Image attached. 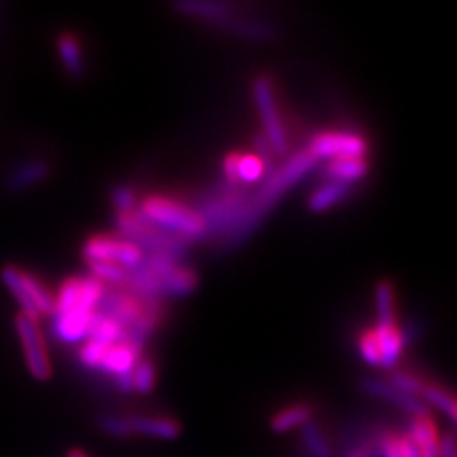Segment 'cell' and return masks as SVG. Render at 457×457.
<instances>
[{"label":"cell","instance_id":"obj_8","mask_svg":"<svg viewBox=\"0 0 457 457\" xmlns=\"http://www.w3.org/2000/svg\"><path fill=\"white\" fill-rule=\"evenodd\" d=\"M252 96L263 124V137L269 141L270 149L278 156L288 154V136H286L280 112L277 109L273 84H270L267 77H257L252 84Z\"/></svg>","mask_w":457,"mask_h":457},{"label":"cell","instance_id":"obj_32","mask_svg":"<svg viewBox=\"0 0 457 457\" xmlns=\"http://www.w3.org/2000/svg\"><path fill=\"white\" fill-rule=\"evenodd\" d=\"M389 383L400 393H406V395H411V396H420L423 385H425L416 376L408 374V371H400V370L393 371L391 378H389Z\"/></svg>","mask_w":457,"mask_h":457},{"label":"cell","instance_id":"obj_33","mask_svg":"<svg viewBox=\"0 0 457 457\" xmlns=\"http://www.w3.org/2000/svg\"><path fill=\"white\" fill-rule=\"evenodd\" d=\"M111 203L119 213H132L137 206V196L134 189L126 187V185H117V187L111 191Z\"/></svg>","mask_w":457,"mask_h":457},{"label":"cell","instance_id":"obj_24","mask_svg":"<svg viewBox=\"0 0 457 457\" xmlns=\"http://www.w3.org/2000/svg\"><path fill=\"white\" fill-rule=\"evenodd\" d=\"M309 421H312V410L307 404H294L280 410L277 416L270 418L269 427L273 433L284 435L294 431V428H302Z\"/></svg>","mask_w":457,"mask_h":457},{"label":"cell","instance_id":"obj_29","mask_svg":"<svg viewBox=\"0 0 457 457\" xmlns=\"http://www.w3.org/2000/svg\"><path fill=\"white\" fill-rule=\"evenodd\" d=\"M90 267V277L96 278L99 284H109L111 288H120L126 286L128 280V269L114 265V263H88Z\"/></svg>","mask_w":457,"mask_h":457},{"label":"cell","instance_id":"obj_14","mask_svg":"<svg viewBox=\"0 0 457 457\" xmlns=\"http://www.w3.org/2000/svg\"><path fill=\"white\" fill-rule=\"evenodd\" d=\"M50 164L45 159H29L16 168H12L4 178V187L12 193L29 191L35 185L48 179Z\"/></svg>","mask_w":457,"mask_h":457},{"label":"cell","instance_id":"obj_19","mask_svg":"<svg viewBox=\"0 0 457 457\" xmlns=\"http://www.w3.org/2000/svg\"><path fill=\"white\" fill-rule=\"evenodd\" d=\"M351 185L336 183V181H324L319 189H314L307 200V208L312 213H322L337 204H341L351 195Z\"/></svg>","mask_w":457,"mask_h":457},{"label":"cell","instance_id":"obj_30","mask_svg":"<svg viewBox=\"0 0 457 457\" xmlns=\"http://www.w3.org/2000/svg\"><path fill=\"white\" fill-rule=\"evenodd\" d=\"M156 371L154 364L147 359H139L132 370V391L139 395H149L154 389Z\"/></svg>","mask_w":457,"mask_h":457},{"label":"cell","instance_id":"obj_15","mask_svg":"<svg viewBox=\"0 0 457 457\" xmlns=\"http://www.w3.org/2000/svg\"><path fill=\"white\" fill-rule=\"evenodd\" d=\"M213 27H218L221 31L233 35L237 38H245L252 42H270L277 38V31L273 25H269L267 21L250 20V18H238L237 13Z\"/></svg>","mask_w":457,"mask_h":457},{"label":"cell","instance_id":"obj_28","mask_svg":"<svg viewBox=\"0 0 457 457\" xmlns=\"http://www.w3.org/2000/svg\"><path fill=\"white\" fill-rule=\"evenodd\" d=\"M80 278H67L57 297H54V311L50 317H60V314H67L73 311L80 302Z\"/></svg>","mask_w":457,"mask_h":457},{"label":"cell","instance_id":"obj_37","mask_svg":"<svg viewBox=\"0 0 457 457\" xmlns=\"http://www.w3.org/2000/svg\"><path fill=\"white\" fill-rule=\"evenodd\" d=\"M341 457H378L376 438H364L353 446H347Z\"/></svg>","mask_w":457,"mask_h":457},{"label":"cell","instance_id":"obj_10","mask_svg":"<svg viewBox=\"0 0 457 457\" xmlns=\"http://www.w3.org/2000/svg\"><path fill=\"white\" fill-rule=\"evenodd\" d=\"M82 257L86 263H114L124 269H134L143 260V253L120 237H92L84 242Z\"/></svg>","mask_w":457,"mask_h":457},{"label":"cell","instance_id":"obj_5","mask_svg":"<svg viewBox=\"0 0 457 457\" xmlns=\"http://www.w3.org/2000/svg\"><path fill=\"white\" fill-rule=\"evenodd\" d=\"M0 280L20 303V312H25L37 320L52 314L54 295L33 273H27L18 265H4L0 270Z\"/></svg>","mask_w":457,"mask_h":457},{"label":"cell","instance_id":"obj_2","mask_svg":"<svg viewBox=\"0 0 457 457\" xmlns=\"http://www.w3.org/2000/svg\"><path fill=\"white\" fill-rule=\"evenodd\" d=\"M137 213L153 227L187 242L206 238V227L198 213L191 206L178 203V200L149 196L139 204Z\"/></svg>","mask_w":457,"mask_h":457},{"label":"cell","instance_id":"obj_16","mask_svg":"<svg viewBox=\"0 0 457 457\" xmlns=\"http://www.w3.org/2000/svg\"><path fill=\"white\" fill-rule=\"evenodd\" d=\"M139 359H141L139 351L132 349L130 345H126V343H119V345L109 347L105 351L102 362H99V366L96 370L117 379L122 376H130Z\"/></svg>","mask_w":457,"mask_h":457},{"label":"cell","instance_id":"obj_18","mask_svg":"<svg viewBox=\"0 0 457 457\" xmlns=\"http://www.w3.org/2000/svg\"><path fill=\"white\" fill-rule=\"evenodd\" d=\"M406 436L416 445L423 457H438V431L431 418H411Z\"/></svg>","mask_w":457,"mask_h":457},{"label":"cell","instance_id":"obj_20","mask_svg":"<svg viewBox=\"0 0 457 457\" xmlns=\"http://www.w3.org/2000/svg\"><path fill=\"white\" fill-rule=\"evenodd\" d=\"M122 337H124L122 324L94 311L88 324V334H86V341H96L104 347H114L119 345V343H122Z\"/></svg>","mask_w":457,"mask_h":457},{"label":"cell","instance_id":"obj_12","mask_svg":"<svg viewBox=\"0 0 457 457\" xmlns=\"http://www.w3.org/2000/svg\"><path fill=\"white\" fill-rule=\"evenodd\" d=\"M174 8L179 16L204 21L210 25H218L227 18L235 16L237 6L231 3H223V0H179Z\"/></svg>","mask_w":457,"mask_h":457},{"label":"cell","instance_id":"obj_38","mask_svg":"<svg viewBox=\"0 0 457 457\" xmlns=\"http://www.w3.org/2000/svg\"><path fill=\"white\" fill-rule=\"evenodd\" d=\"M253 143H255V156H257V159H260V161L263 162V166L267 168V166L270 164V161H273V156H275L273 149H270L269 141H267L263 136H257Z\"/></svg>","mask_w":457,"mask_h":457},{"label":"cell","instance_id":"obj_36","mask_svg":"<svg viewBox=\"0 0 457 457\" xmlns=\"http://www.w3.org/2000/svg\"><path fill=\"white\" fill-rule=\"evenodd\" d=\"M378 457H403L398 445V436L393 433H381L376 436Z\"/></svg>","mask_w":457,"mask_h":457},{"label":"cell","instance_id":"obj_34","mask_svg":"<svg viewBox=\"0 0 457 457\" xmlns=\"http://www.w3.org/2000/svg\"><path fill=\"white\" fill-rule=\"evenodd\" d=\"M359 353L370 366H381L379 343H378V337L374 332L362 334V337L359 339Z\"/></svg>","mask_w":457,"mask_h":457},{"label":"cell","instance_id":"obj_41","mask_svg":"<svg viewBox=\"0 0 457 457\" xmlns=\"http://www.w3.org/2000/svg\"><path fill=\"white\" fill-rule=\"evenodd\" d=\"M67 457H88V455H86V453L80 452V450H71V452L67 453Z\"/></svg>","mask_w":457,"mask_h":457},{"label":"cell","instance_id":"obj_11","mask_svg":"<svg viewBox=\"0 0 457 457\" xmlns=\"http://www.w3.org/2000/svg\"><path fill=\"white\" fill-rule=\"evenodd\" d=\"M361 387H362V391L366 395L400 408L403 411L410 413L411 418H427L428 416V408L425 406V403H423L420 396H411V395H406V393H400L398 389L393 387L389 381L368 378V379H362Z\"/></svg>","mask_w":457,"mask_h":457},{"label":"cell","instance_id":"obj_35","mask_svg":"<svg viewBox=\"0 0 457 457\" xmlns=\"http://www.w3.org/2000/svg\"><path fill=\"white\" fill-rule=\"evenodd\" d=\"M107 349H109V347L99 345V343H96V341H84V345H82V349H80V353H79V359H80V362H82L86 368L96 370V368L99 366V362H102V359H104V354H105Z\"/></svg>","mask_w":457,"mask_h":457},{"label":"cell","instance_id":"obj_22","mask_svg":"<svg viewBox=\"0 0 457 457\" xmlns=\"http://www.w3.org/2000/svg\"><path fill=\"white\" fill-rule=\"evenodd\" d=\"M55 48H57V55H60L62 65L67 73L71 77L80 79L86 71V62H84V54H82L79 38L69 35V33H63L57 37Z\"/></svg>","mask_w":457,"mask_h":457},{"label":"cell","instance_id":"obj_9","mask_svg":"<svg viewBox=\"0 0 457 457\" xmlns=\"http://www.w3.org/2000/svg\"><path fill=\"white\" fill-rule=\"evenodd\" d=\"M307 153L317 161H341V159H364L368 143L354 132H324L314 136Z\"/></svg>","mask_w":457,"mask_h":457},{"label":"cell","instance_id":"obj_39","mask_svg":"<svg viewBox=\"0 0 457 457\" xmlns=\"http://www.w3.org/2000/svg\"><path fill=\"white\" fill-rule=\"evenodd\" d=\"M438 457H457V442L452 433L438 438Z\"/></svg>","mask_w":457,"mask_h":457},{"label":"cell","instance_id":"obj_1","mask_svg":"<svg viewBox=\"0 0 457 457\" xmlns=\"http://www.w3.org/2000/svg\"><path fill=\"white\" fill-rule=\"evenodd\" d=\"M317 164L319 161L312 159L305 149L302 153H295L292 159L286 161L277 170H270L263 183L260 185V189L248 193L238 221L233 225L231 231L223 238H220V248L233 250L240 246L242 242H246L278 200L288 193L297 181H302L307 174H311V171L317 168Z\"/></svg>","mask_w":457,"mask_h":457},{"label":"cell","instance_id":"obj_17","mask_svg":"<svg viewBox=\"0 0 457 457\" xmlns=\"http://www.w3.org/2000/svg\"><path fill=\"white\" fill-rule=\"evenodd\" d=\"M132 435L153 436L161 440H174L181 435V425L170 418H149V416H128Z\"/></svg>","mask_w":457,"mask_h":457},{"label":"cell","instance_id":"obj_6","mask_svg":"<svg viewBox=\"0 0 457 457\" xmlns=\"http://www.w3.org/2000/svg\"><path fill=\"white\" fill-rule=\"evenodd\" d=\"M80 302L79 305L60 317H52V332L63 343H80L86 341L88 334V324L92 314L99 303V297L104 294V284H99L92 277L80 278Z\"/></svg>","mask_w":457,"mask_h":457},{"label":"cell","instance_id":"obj_21","mask_svg":"<svg viewBox=\"0 0 457 457\" xmlns=\"http://www.w3.org/2000/svg\"><path fill=\"white\" fill-rule=\"evenodd\" d=\"M366 174H368V162L364 159L330 161L322 170L324 181H336V183H345V185L361 181Z\"/></svg>","mask_w":457,"mask_h":457},{"label":"cell","instance_id":"obj_25","mask_svg":"<svg viewBox=\"0 0 457 457\" xmlns=\"http://www.w3.org/2000/svg\"><path fill=\"white\" fill-rule=\"evenodd\" d=\"M299 431H302L305 453L309 457H336L332 442L328 440V436L317 423L309 421L307 425L299 428Z\"/></svg>","mask_w":457,"mask_h":457},{"label":"cell","instance_id":"obj_13","mask_svg":"<svg viewBox=\"0 0 457 457\" xmlns=\"http://www.w3.org/2000/svg\"><path fill=\"white\" fill-rule=\"evenodd\" d=\"M225 181L233 185H252L263 181L267 176V168L255 154H231L223 164Z\"/></svg>","mask_w":457,"mask_h":457},{"label":"cell","instance_id":"obj_31","mask_svg":"<svg viewBox=\"0 0 457 457\" xmlns=\"http://www.w3.org/2000/svg\"><path fill=\"white\" fill-rule=\"evenodd\" d=\"M96 423L109 436H114V438L132 436L130 425H128V420L122 418V416H114V413H104V416H99L96 420Z\"/></svg>","mask_w":457,"mask_h":457},{"label":"cell","instance_id":"obj_4","mask_svg":"<svg viewBox=\"0 0 457 457\" xmlns=\"http://www.w3.org/2000/svg\"><path fill=\"white\" fill-rule=\"evenodd\" d=\"M114 227H117L120 238L134 245L143 255H166L181 262L189 250L187 240L153 227L139 216L137 210L132 213H117Z\"/></svg>","mask_w":457,"mask_h":457},{"label":"cell","instance_id":"obj_23","mask_svg":"<svg viewBox=\"0 0 457 457\" xmlns=\"http://www.w3.org/2000/svg\"><path fill=\"white\" fill-rule=\"evenodd\" d=\"M378 343H379V353H381V368L385 370H395L400 362V356L404 351V341L400 336V330L396 326L393 328H376L374 330Z\"/></svg>","mask_w":457,"mask_h":457},{"label":"cell","instance_id":"obj_26","mask_svg":"<svg viewBox=\"0 0 457 457\" xmlns=\"http://www.w3.org/2000/svg\"><path fill=\"white\" fill-rule=\"evenodd\" d=\"M420 398L423 400L427 408L433 406V408H436L438 411L445 413V416H446L450 421H455L457 411H455V398L452 396V393L436 387V385L425 383L421 393H420Z\"/></svg>","mask_w":457,"mask_h":457},{"label":"cell","instance_id":"obj_7","mask_svg":"<svg viewBox=\"0 0 457 457\" xmlns=\"http://www.w3.org/2000/svg\"><path fill=\"white\" fill-rule=\"evenodd\" d=\"M16 332L21 343L23 361L29 374H31L37 381L52 379L54 366H52L50 354L46 349V341H45V336H42V328L38 320L29 317L25 312H18Z\"/></svg>","mask_w":457,"mask_h":457},{"label":"cell","instance_id":"obj_27","mask_svg":"<svg viewBox=\"0 0 457 457\" xmlns=\"http://www.w3.org/2000/svg\"><path fill=\"white\" fill-rule=\"evenodd\" d=\"M376 328H393L395 326V292L389 282H379L376 286Z\"/></svg>","mask_w":457,"mask_h":457},{"label":"cell","instance_id":"obj_40","mask_svg":"<svg viewBox=\"0 0 457 457\" xmlns=\"http://www.w3.org/2000/svg\"><path fill=\"white\" fill-rule=\"evenodd\" d=\"M398 445H400V452H403V457H423L421 452L416 448V445H413L406 435L398 436Z\"/></svg>","mask_w":457,"mask_h":457},{"label":"cell","instance_id":"obj_3","mask_svg":"<svg viewBox=\"0 0 457 457\" xmlns=\"http://www.w3.org/2000/svg\"><path fill=\"white\" fill-rule=\"evenodd\" d=\"M248 193L238 185L223 181L206 195L198 198L193 208L206 227V238H223L238 221L240 212L245 208Z\"/></svg>","mask_w":457,"mask_h":457}]
</instances>
